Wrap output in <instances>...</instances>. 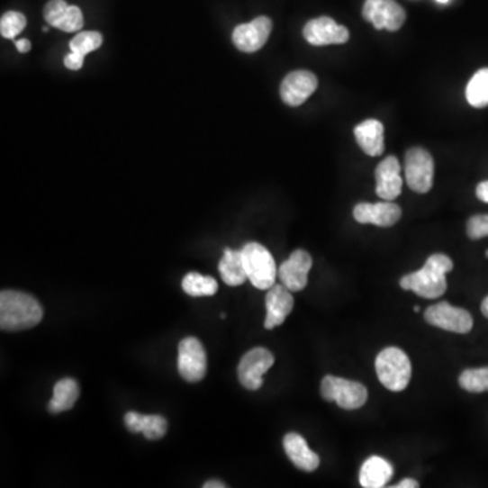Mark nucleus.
<instances>
[{"label": "nucleus", "instance_id": "nucleus-1", "mask_svg": "<svg viewBox=\"0 0 488 488\" xmlns=\"http://www.w3.org/2000/svg\"><path fill=\"white\" fill-rule=\"evenodd\" d=\"M44 311L39 300L20 291L0 294V329L4 331H23L33 329L42 321Z\"/></svg>", "mask_w": 488, "mask_h": 488}, {"label": "nucleus", "instance_id": "nucleus-2", "mask_svg": "<svg viewBox=\"0 0 488 488\" xmlns=\"http://www.w3.org/2000/svg\"><path fill=\"white\" fill-rule=\"evenodd\" d=\"M453 270V262L445 254L429 257L422 269L404 276L402 289L412 291L423 299H437L447 292V275Z\"/></svg>", "mask_w": 488, "mask_h": 488}, {"label": "nucleus", "instance_id": "nucleus-3", "mask_svg": "<svg viewBox=\"0 0 488 488\" xmlns=\"http://www.w3.org/2000/svg\"><path fill=\"white\" fill-rule=\"evenodd\" d=\"M376 374L380 383L393 393L406 390L411 380V362L403 350L387 348L377 356Z\"/></svg>", "mask_w": 488, "mask_h": 488}, {"label": "nucleus", "instance_id": "nucleus-4", "mask_svg": "<svg viewBox=\"0 0 488 488\" xmlns=\"http://www.w3.org/2000/svg\"><path fill=\"white\" fill-rule=\"evenodd\" d=\"M244 269L249 280L261 291H267L276 284L277 267L270 251L257 241L244 244L241 249Z\"/></svg>", "mask_w": 488, "mask_h": 488}, {"label": "nucleus", "instance_id": "nucleus-5", "mask_svg": "<svg viewBox=\"0 0 488 488\" xmlns=\"http://www.w3.org/2000/svg\"><path fill=\"white\" fill-rule=\"evenodd\" d=\"M321 393L324 401L335 402L343 410L361 409L368 401V390L361 383L331 375L321 380Z\"/></svg>", "mask_w": 488, "mask_h": 488}, {"label": "nucleus", "instance_id": "nucleus-6", "mask_svg": "<svg viewBox=\"0 0 488 488\" xmlns=\"http://www.w3.org/2000/svg\"><path fill=\"white\" fill-rule=\"evenodd\" d=\"M404 173L410 189L425 194L433 187V157L425 149L412 147L404 157Z\"/></svg>", "mask_w": 488, "mask_h": 488}, {"label": "nucleus", "instance_id": "nucleus-7", "mask_svg": "<svg viewBox=\"0 0 488 488\" xmlns=\"http://www.w3.org/2000/svg\"><path fill=\"white\" fill-rule=\"evenodd\" d=\"M275 356L267 348H251L239 362V382L246 390H259L264 384V375L272 368Z\"/></svg>", "mask_w": 488, "mask_h": 488}, {"label": "nucleus", "instance_id": "nucleus-8", "mask_svg": "<svg viewBox=\"0 0 488 488\" xmlns=\"http://www.w3.org/2000/svg\"><path fill=\"white\" fill-rule=\"evenodd\" d=\"M362 17L377 31L398 32L406 23V12L395 0H365Z\"/></svg>", "mask_w": 488, "mask_h": 488}, {"label": "nucleus", "instance_id": "nucleus-9", "mask_svg": "<svg viewBox=\"0 0 488 488\" xmlns=\"http://www.w3.org/2000/svg\"><path fill=\"white\" fill-rule=\"evenodd\" d=\"M206 353L203 343L194 337L182 339L178 345V372L182 379L198 383L206 375Z\"/></svg>", "mask_w": 488, "mask_h": 488}, {"label": "nucleus", "instance_id": "nucleus-10", "mask_svg": "<svg viewBox=\"0 0 488 488\" xmlns=\"http://www.w3.org/2000/svg\"><path fill=\"white\" fill-rule=\"evenodd\" d=\"M425 321L430 326L456 334H468L474 327V319L468 311L453 307L447 302L429 307L425 312Z\"/></svg>", "mask_w": 488, "mask_h": 488}, {"label": "nucleus", "instance_id": "nucleus-11", "mask_svg": "<svg viewBox=\"0 0 488 488\" xmlns=\"http://www.w3.org/2000/svg\"><path fill=\"white\" fill-rule=\"evenodd\" d=\"M273 23L270 18L258 17L249 23L236 26L232 33V41L239 50L254 53L262 50L272 33Z\"/></svg>", "mask_w": 488, "mask_h": 488}, {"label": "nucleus", "instance_id": "nucleus-12", "mask_svg": "<svg viewBox=\"0 0 488 488\" xmlns=\"http://www.w3.org/2000/svg\"><path fill=\"white\" fill-rule=\"evenodd\" d=\"M303 36L313 47L346 44L350 39L348 28L330 17H319L305 23Z\"/></svg>", "mask_w": 488, "mask_h": 488}, {"label": "nucleus", "instance_id": "nucleus-13", "mask_svg": "<svg viewBox=\"0 0 488 488\" xmlns=\"http://www.w3.org/2000/svg\"><path fill=\"white\" fill-rule=\"evenodd\" d=\"M318 88V77L312 72L300 69L291 72L281 83V98L289 106L304 104Z\"/></svg>", "mask_w": 488, "mask_h": 488}, {"label": "nucleus", "instance_id": "nucleus-14", "mask_svg": "<svg viewBox=\"0 0 488 488\" xmlns=\"http://www.w3.org/2000/svg\"><path fill=\"white\" fill-rule=\"evenodd\" d=\"M312 267V258L304 250H296L281 265L278 277L291 292H300L307 286L308 273Z\"/></svg>", "mask_w": 488, "mask_h": 488}, {"label": "nucleus", "instance_id": "nucleus-15", "mask_svg": "<svg viewBox=\"0 0 488 488\" xmlns=\"http://www.w3.org/2000/svg\"><path fill=\"white\" fill-rule=\"evenodd\" d=\"M353 216L359 224L393 227L401 220L402 208L390 201L377 203H361L354 208Z\"/></svg>", "mask_w": 488, "mask_h": 488}, {"label": "nucleus", "instance_id": "nucleus-16", "mask_svg": "<svg viewBox=\"0 0 488 488\" xmlns=\"http://www.w3.org/2000/svg\"><path fill=\"white\" fill-rule=\"evenodd\" d=\"M401 163L395 157H387L379 166L376 173V193L385 201H393L398 198L403 186L401 176Z\"/></svg>", "mask_w": 488, "mask_h": 488}, {"label": "nucleus", "instance_id": "nucleus-17", "mask_svg": "<svg viewBox=\"0 0 488 488\" xmlns=\"http://www.w3.org/2000/svg\"><path fill=\"white\" fill-rule=\"evenodd\" d=\"M294 300L291 291L284 285H273L267 294V319L265 329L281 326L294 310Z\"/></svg>", "mask_w": 488, "mask_h": 488}, {"label": "nucleus", "instance_id": "nucleus-18", "mask_svg": "<svg viewBox=\"0 0 488 488\" xmlns=\"http://www.w3.org/2000/svg\"><path fill=\"white\" fill-rule=\"evenodd\" d=\"M357 143L369 157L384 152V125L379 120H365L354 130Z\"/></svg>", "mask_w": 488, "mask_h": 488}, {"label": "nucleus", "instance_id": "nucleus-19", "mask_svg": "<svg viewBox=\"0 0 488 488\" xmlns=\"http://www.w3.org/2000/svg\"><path fill=\"white\" fill-rule=\"evenodd\" d=\"M284 449L292 463L304 472H313L318 469L321 458L310 449L304 437L297 433H289L284 437Z\"/></svg>", "mask_w": 488, "mask_h": 488}, {"label": "nucleus", "instance_id": "nucleus-20", "mask_svg": "<svg viewBox=\"0 0 488 488\" xmlns=\"http://www.w3.org/2000/svg\"><path fill=\"white\" fill-rule=\"evenodd\" d=\"M128 430L141 433L146 438L160 439L167 433L168 423L162 415H141L136 411L127 412L124 418Z\"/></svg>", "mask_w": 488, "mask_h": 488}, {"label": "nucleus", "instance_id": "nucleus-21", "mask_svg": "<svg viewBox=\"0 0 488 488\" xmlns=\"http://www.w3.org/2000/svg\"><path fill=\"white\" fill-rule=\"evenodd\" d=\"M393 476V465L379 456L369 457L359 469V483L365 488L385 487Z\"/></svg>", "mask_w": 488, "mask_h": 488}, {"label": "nucleus", "instance_id": "nucleus-22", "mask_svg": "<svg viewBox=\"0 0 488 488\" xmlns=\"http://www.w3.org/2000/svg\"><path fill=\"white\" fill-rule=\"evenodd\" d=\"M79 393V384L77 380L69 379V377L60 380L53 388V396L48 404V411L52 414L68 411L77 403Z\"/></svg>", "mask_w": 488, "mask_h": 488}, {"label": "nucleus", "instance_id": "nucleus-23", "mask_svg": "<svg viewBox=\"0 0 488 488\" xmlns=\"http://www.w3.org/2000/svg\"><path fill=\"white\" fill-rule=\"evenodd\" d=\"M219 272L227 285L239 286L246 283L249 277L246 269H244L241 250L225 249L224 256L219 264Z\"/></svg>", "mask_w": 488, "mask_h": 488}, {"label": "nucleus", "instance_id": "nucleus-24", "mask_svg": "<svg viewBox=\"0 0 488 488\" xmlns=\"http://www.w3.org/2000/svg\"><path fill=\"white\" fill-rule=\"evenodd\" d=\"M466 101L476 109L488 106V68H482L471 77L465 90Z\"/></svg>", "mask_w": 488, "mask_h": 488}, {"label": "nucleus", "instance_id": "nucleus-25", "mask_svg": "<svg viewBox=\"0 0 488 488\" xmlns=\"http://www.w3.org/2000/svg\"><path fill=\"white\" fill-rule=\"evenodd\" d=\"M182 289L192 297L213 296L219 289V284L213 277L201 276L200 273H189L182 280Z\"/></svg>", "mask_w": 488, "mask_h": 488}, {"label": "nucleus", "instance_id": "nucleus-26", "mask_svg": "<svg viewBox=\"0 0 488 488\" xmlns=\"http://www.w3.org/2000/svg\"><path fill=\"white\" fill-rule=\"evenodd\" d=\"M458 384L466 393H488V366H485V368L466 369L458 377Z\"/></svg>", "mask_w": 488, "mask_h": 488}, {"label": "nucleus", "instance_id": "nucleus-27", "mask_svg": "<svg viewBox=\"0 0 488 488\" xmlns=\"http://www.w3.org/2000/svg\"><path fill=\"white\" fill-rule=\"evenodd\" d=\"M102 42H104V37L98 32H82L71 40L69 50L86 56L99 50Z\"/></svg>", "mask_w": 488, "mask_h": 488}, {"label": "nucleus", "instance_id": "nucleus-28", "mask_svg": "<svg viewBox=\"0 0 488 488\" xmlns=\"http://www.w3.org/2000/svg\"><path fill=\"white\" fill-rule=\"evenodd\" d=\"M26 28V17L23 13L9 12L2 15L0 33L5 39L14 40Z\"/></svg>", "mask_w": 488, "mask_h": 488}, {"label": "nucleus", "instance_id": "nucleus-29", "mask_svg": "<svg viewBox=\"0 0 488 488\" xmlns=\"http://www.w3.org/2000/svg\"><path fill=\"white\" fill-rule=\"evenodd\" d=\"M69 5L66 0H50L44 9V18L48 25L58 29L59 23L63 20Z\"/></svg>", "mask_w": 488, "mask_h": 488}, {"label": "nucleus", "instance_id": "nucleus-30", "mask_svg": "<svg viewBox=\"0 0 488 488\" xmlns=\"http://www.w3.org/2000/svg\"><path fill=\"white\" fill-rule=\"evenodd\" d=\"M83 25H85V18H83L82 10L77 6H69L63 20L59 23L58 29L66 33H74L80 31Z\"/></svg>", "mask_w": 488, "mask_h": 488}, {"label": "nucleus", "instance_id": "nucleus-31", "mask_svg": "<svg viewBox=\"0 0 488 488\" xmlns=\"http://www.w3.org/2000/svg\"><path fill=\"white\" fill-rule=\"evenodd\" d=\"M466 235L472 240L488 236V214H476L466 222Z\"/></svg>", "mask_w": 488, "mask_h": 488}, {"label": "nucleus", "instance_id": "nucleus-32", "mask_svg": "<svg viewBox=\"0 0 488 488\" xmlns=\"http://www.w3.org/2000/svg\"><path fill=\"white\" fill-rule=\"evenodd\" d=\"M86 56L80 55V53L74 52L71 50V53L64 58V66L72 71H77V69L82 68L83 64H85Z\"/></svg>", "mask_w": 488, "mask_h": 488}, {"label": "nucleus", "instance_id": "nucleus-33", "mask_svg": "<svg viewBox=\"0 0 488 488\" xmlns=\"http://www.w3.org/2000/svg\"><path fill=\"white\" fill-rule=\"evenodd\" d=\"M476 197L483 203H488V181L480 182L476 187Z\"/></svg>", "mask_w": 488, "mask_h": 488}, {"label": "nucleus", "instance_id": "nucleus-34", "mask_svg": "<svg viewBox=\"0 0 488 488\" xmlns=\"http://www.w3.org/2000/svg\"><path fill=\"white\" fill-rule=\"evenodd\" d=\"M15 47H17V50L20 53H28L32 50V44L28 39L17 40Z\"/></svg>", "mask_w": 488, "mask_h": 488}, {"label": "nucleus", "instance_id": "nucleus-35", "mask_svg": "<svg viewBox=\"0 0 488 488\" xmlns=\"http://www.w3.org/2000/svg\"><path fill=\"white\" fill-rule=\"evenodd\" d=\"M395 488H418L420 487V483L417 482V480L414 479H404L402 480L401 483H398V484L393 485Z\"/></svg>", "mask_w": 488, "mask_h": 488}, {"label": "nucleus", "instance_id": "nucleus-36", "mask_svg": "<svg viewBox=\"0 0 488 488\" xmlns=\"http://www.w3.org/2000/svg\"><path fill=\"white\" fill-rule=\"evenodd\" d=\"M227 487V484L222 482H219V480H209V482H206L205 484H203V488H225Z\"/></svg>", "mask_w": 488, "mask_h": 488}, {"label": "nucleus", "instance_id": "nucleus-37", "mask_svg": "<svg viewBox=\"0 0 488 488\" xmlns=\"http://www.w3.org/2000/svg\"><path fill=\"white\" fill-rule=\"evenodd\" d=\"M482 313L485 316V318H488V296L485 297L484 300H483L482 303Z\"/></svg>", "mask_w": 488, "mask_h": 488}, {"label": "nucleus", "instance_id": "nucleus-38", "mask_svg": "<svg viewBox=\"0 0 488 488\" xmlns=\"http://www.w3.org/2000/svg\"><path fill=\"white\" fill-rule=\"evenodd\" d=\"M437 2H438V4L445 5V4H447V2H449V0H437Z\"/></svg>", "mask_w": 488, "mask_h": 488}, {"label": "nucleus", "instance_id": "nucleus-39", "mask_svg": "<svg viewBox=\"0 0 488 488\" xmlns=\"http://www.w3.org/2000/svg\"><path fill=\"white\" fill-rule=\"evenodd\" d=\"M420 308L418 307V305H415V307H414V312H417V313H418V312H420Z\"/></svg>", "mask_w": 488, "mask_h": 488}, {"label": "nucleus", "instance_id": "nucleus-40", "mask_svg": "<svg viewBox=\"0 0 488 488\" xmlns=\"http://www.w3.org/2000/svg\"><path fill=\"white\" fill-rule=\"evenodd\" d=\"M225 316H227V315H225V313H221V315H220V318L225 319Z\"/></svg>", "mask_w": 488, "mask_h": 488}, {"label": "nucleus", "instance_id": "nucleus-41", "mask_svg": "<svg viewBox=\"0 0 488 488\" xmlns=\"http://www.w3.org/2000/svg\"><path fill=\"white\" fill-rule=\"evenodd\" d=\"M485 258H487V259H488V250H487V251H485Z\"/></svg>", "mask_w": 488, "mask_h": 488}]
</instances>
